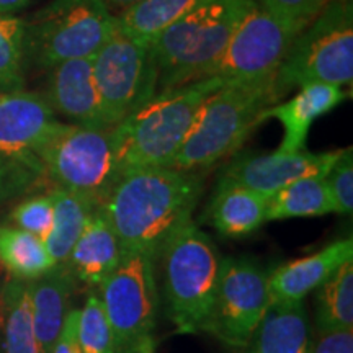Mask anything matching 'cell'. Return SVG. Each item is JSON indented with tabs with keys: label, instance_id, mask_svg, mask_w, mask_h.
Listing matches in <instances>:
<instances>
[{
	"label": "cell",
	"instance_id": "6da1fadb",
	"mask_svg": "<svg viewBox=\"0 0 353 353\" xmlns=\"http://www.w3.org/2000/svg\"><path fill=\"white\" fill-rule=\"evenodd\" d=\"M201 193L200 172L134 169L120 176L100 210L123 252L141 250L156 259L172 234L192 221Z\"/></svg>",
	"mask_w": 353,
	"mask_h": 353
},
{
	"label": "cell",
	"instance_id": "7a4b0ae2",
	"mask_svg": "<svg viewBox=\"0 0 353 353\" xmlns=\"http://www.w3.org/2000/svg\"><path fill=\"white\" fill-rule=\"evenodd\" d=\"M223 85L218 77L159 90L113 128L121 172L172 169L203 101Z\"/></svg>",
	"mask_w": 353,
	"mask_h": 353
},
{
	"label": "cell",
	"instance_id": "3957f363",
	"mask_svg": "<svg viewBox=\"0 0 353 353\" xmlns=\"http://www.w3.org/2000/svg\"><path fill=\"white\" fill-rule=\"evenodd\" d=\"M255 0H214L176 20L152 39L159 90L213 77L241 21Z\"/></svg>",
	"mask_w": 353,
	"mask_h": 353
},
{
	"label": "cell",
	"instance_id": "277c9868",
	"mask_svg": "<svg viewBox=\"0 0 353 353\" xmlns=\"http://www.w3.org/2000/svg\"><path fill=\"white\" fill-rule=\"evenodd\" d=\"M280 100L275 79L223 83L203 101L172 169L200 172L234 156L262 123L265 110Z\"/></svg>",
	"mask_w": 353,
	"mask_h": 353
},
{
	"label": "cell",
	"instance_id": "5b68a950",
	"mask_svg": "<svg viewBox=\"0 0 353 353\" xmlns=\"http://www.w3.org/2000/svg\"><path fill=\"white\" fill-rule=\"evenodd\" d=\"M165 306L176 332H200L221 270L214 242L193 221L175 231L159 250Z\"/></svg>",
	"mask_w": 353,
	"mask_h": 353
},
{
	"label": "cell",
	"instance_id": "8992f818",
	"mask_svg": "<svg viewBox=\"0 0 353 353\" xmlns=\"http://www.w3.org/2000/svg\"><path fill=\"white\" fill-rule=\"evenodd\" d=\"M48 182L103 205L120 176L113 128L72 125L57 120L39 149Z\"/></svg>",
	"mask_w": 353,
	"mask_h": 353
},
{
	"label": "cell",
	"instance_id": "52a82bcc",
	"mask_svg": "<svg viewBox=\"0 0 353 353\" xmlns=\"http://www.w3.org/2000/svg\"><path fill=\"white\" fill-rule=\"evenodd\" d=\"M57 118L43 94L0 95V203L50 185L39 149Z\"/></svg>",
	"mask_w": 353,
	"mask_h": 353
},
{
	"label": "cell",
	"instance_id": "ba28073f",
	"mask_svg": "<svg viewBox=\"0 0 353 353\" xmlns=\"http://www.w3.org/2000/svg\"><path fill=\"white\" fill-rule=\"evenodd\" d=\"M353 79V8L352 0H330L319 15L301 30L275 82L280 95L307 83L345 87Z\"/></svg>",
	"mask_w": 353,
	"mask_h": 353
},
{
	"label": "cell",
	"instance_id": "9c48e42d",
	"mask_svg": "<svg viewBox=\"0 0 353 353\" xmlns=\"http://www.w3.org/2000/svg\"><path fill=\"white\" fill-rule=\"evenodd\" d=\"M114 28L103 0H51L25 20V61L52 69L70 59L92 57Z\"/></svg>",
	"mask_w": 353,
	"mask_h": 353
},
{
	"label": "cell",
	"instance_id": "30bf717a",
	"mask_svg": "<svg viewBox=\"0 0 353 353\" xmlns=\"http://www.w3.org/2000/svg\"><path fill=\"white\" fill-rule=\"evenodd\" d=\"M92 69L107 128H114L159 92L151 44L114 28L92 56Z\"/></svg>",
	"mask_w": 353,
	"mask_h": 353
},
{
	"label": "cell",
	"instance_id": "8fae6325",
	"mask_svg": "<svg viewBox=\"0 0 353 353\" xmlns=\"http://www.w3.org/2000/svg\"><path fill=\"white\" fill-rule=\"evenodd\" d=\"M100 301L112 325L117 353H136L154 337L157 322L159 291L156 259L141 250L123 252V257L103 283Z\"/></svg>",
	"mask_w": 353,
	"mask_h": 353
},
{
	"label": "cell",
	"instance_id": "7c38bea8",
	"mask_svg": "<svg viewBox=\"0 0 353 353\" xmlns=\"http://www.w3.org/2000/svg\"><path fill=\"white\" fill-rule=\"evenodd\" d=\"M270 306L268 275L252 260H221L213 303L200 332H208L229 347L252 341L260 321Z\"/></svg>",
	"mask_w": 353,
	"mask_h": 353
},
{
	"label": "cell",
	"instance_id": "4fadbf2b",
	"mask_svg": "<svg viewBox=\"0 0 353 353\" xmlns=\"http://www.w3.org/2000/svg\"><path fill=\"white\" fill-rule=\"evenodd\" d=\"M296 32L259 6L247 13L216 65L223 83H252L275 79Z\"/></svg>",
	"mask_w": 353,
	"mask_h": 353
},
{
	"label": "cell",
	"instance_id": "5bb4252c",
	"mask_svg": "<svg viewBox=\"0 0 353 353\" xmlns=\"http://www.w3.org/2000/svg\"><path fill=\"white\" fill-rule=\"evenodd\" d=\"M342 149L330 152L272 151L267 154H242L234 157L223 176L270 198L278 190L304 176H325Z\"/></svg>",
	"mask_w": 353,
	"mask_h": 353
},
{
	"label": "cell",
	"instance_id": "9a60e30c",
	"mask_svg": "<svg viewBox=\"0 0 353 353\" xmlns=\"http://www.w3.org/2000/svg\"><path fill=\"white\" fill-rule=\"evenodd\" d=\"M44 99L54 114H61L72 125L107 128L94 81L92 57L64 61L50 69Z\"/></svg>",
	"mask_w": 353,
	"mask_h": 353
},
{
	"label": "cell",
	"instance_id": "2e32d148",
	"mask_svg": "<svg viewBox=\"0 0 353 353\" xmlns=\"http://www.w3.org/2000/svg\"><path fill=\"white\" fill-rule=\"evenodd\" d=\"M353 259V239H341L307 257L280 265L268 275L270 303L303 301L306 294L321 288L347 260Z\"/></svg>",
	"mask_w": 353,
	"mask_h": 353
},
{
	"label": "cell",
	"instance_id": "e0dca14e",
	"mask_svg": "<svg viewBox=\"0 0 353 353\" xmlns=\"http://www.w3.org/2000/svg\"><path fill=\"white\" fill-rule=\"evenodd\" d=\"M343 87L330 83H307L285 103H275L262 114V121L275 118L283 126V138L276 151L298 152L306 149V141L312 123L330 110L337 108L347 99Z\"/></svg>",
	"mask_w": 353,
	"mask_h": 353
},
{
	"label": "cell",
	"instance_id": "ac0fdd59",
	"mask_svg": "<svg viewBox=\"0 0 353 353\" xmlns=\"http://www.w3.org/2000/svg\"><path fill=\"white\" fill-rule=\"evenodd\" d=\"M76 281L68 265H54L41 276L26 281L34 334L41 353H52L70 311V296L76 290Z\"/></svg>",
	"mask_w": 353,
	"mask_h": 353
},
{
	"label": "cell",
	"instance_id": "d6986e66",
	"mask_svg": "<svg viewBox=\"0 0 353 353\" xmlns=\"http://www.w3.org/2000/svg\"><path fill=\"white\" fill-rule=\"evenodd\" d=\"M123 257L117 234L99 208L69 255L68 267L81 283L97 288L114 272Z\"/></svg>",
	"mask_w": 353,
	"mask_h": 353
},
{
	"label": "cell",
	"instance_id": "ffe728a7",
	"mask_svg": "<svg viewBox=\"0 0 353 353\" xmlns=\"http://www.w3.org/2000/svg\"><path fill=\"white\" fill-rule=\"evenodd\" d=\"M268 198L221 176L208 205V223L224 237H244L268 223Z\"/></svg>",
	"mask_w": 353,
	"mask_h": 353
},
{
	"label": "cell",
	"instance_id": "44dd1931",
	"mask_svg": "<svg viewBox=\"0 0 353 353\" xmlns=\"http://www.w3.org/2000/svg\"><path fill=\"white\" fill-rule=\"evenodd\" d=\"M252 339L255 353H311V329L304 303H270Z\"/></svg>",
	"mask_w": 353,
	"mask_h": 353
},
{
	"label": "cell",
	"instance_id": "7402d4cb",
	"mask_svg": "<svg viewBox=\"0 0 353 353\" xmlns=\"http://www.w3.org/2000/svg\"><path fill=\"white\" fill-rule=\"evenodd\" d=\"M0 353H41L26 281L8 276L0 286Z\"/></svg>",
	"mask_w": 353,
	"mask_h": 353
},
{
	"label": "cell",
	"instance_id": "603a6c76",
	"mask_svg": "<svg viewBox=\"0 0 353 353\" xmlns=\"http://www.w3.org/2000/svg\"><path fill=\"white\" fill-rule=\"evenodd\" d=\"M48 193L52 200V226L44 245L54 265H68L74 245L99 206L63 188L51 187Z\"/></svg>",
	"mask_w": 353,
	"mask_h": 353
},
{
	"label": "cell",
	"instance_id": "cb8c5ba5",
	"mask_svg": "<svg viewBox=\"0 0 353 353\" xmlns=\"http://www.w3.org/2000/svg\"><path fill=\"white\" fill-rule=\"evenodd\" d=\"M211 2L214 0H144L114 15V20L130 37L151 43L176 20Z\"/></svg>",
	"mask_w": 353,
	"mask_h": 353
},
{
	"label": "cell",
	"instance_id": "d4e9b609",
	"mask_svg": "<svg viewBox=\"0 0 353 353\" xmlns=\"http://www.w3.org/2000/svg\"><path fill=\"white\" fill-rule=\"evenodd\" d=\"M335 213L325 176L294 180L268 198L267 221L312 218Z\"/></svg>",
	"mask_w": 353,
	"mask_h": 353
},
{
	"label": "cell",
	"instance_id": "484cf974",
	"mask_svg": "<svg viewBox=\"0 0 353 353\" xmlns=\"http://www.w3.org/2000/svg\"><path fill=\"white\" fill-rule=\"evenodd\" d=\"M0 265L12 278L28 281L51 270L54 262L39 237L0 224Z\"/></svg>",
	"mask_w": 353,
	"mask_h": 353
},
{
	"label": "cell",
	"instance_id": "4316f807",
	"mask_svg": "<svg viewBox=\"0 0 353 353\" xmlns=\"http://www.w3.org/2000/svg\"><path fill=\"white\" fill-rule=\"evenodd\" d=\"M316 322L319 334L352 330L353 325V262L345 263L317 288Z\"/></svg>",
	"mask_w": 353,
	"mask_h": 353
},
{
	"label": "cell",
	"instance_id": "83f0119b",
	"mask_svg": "<svg viewBox=\"0 0 353 353\" xmlns=\"http://www.w3.org/2000/svg\"><path fill=\"white\" fill-rule=\"evenodd\" d=\"M25 19L0 15V95L25 88Z\"/></svg>",
	"mask_w": 353,
	"mask_h": 353
},
{
	"label": "cell",
	"instance_id": "f1b7e54d",
	"mask_svg": "<svg viewBox=\"0 0 353 353\" xmlns=\"http://www.w3.org/2000/svg\"><path fill=\"white\" fill-rule=\"evenodd\" d=\"M77 342L82 353H117L112 325L99 294L90 293L77 321Z\"/></svg>",
	"mask_w": 353,
	"mask_h": 353
},
{
	"label": "cell",
	"instance_id": "f546056e",
	"mask_svg": "<svg viewBox=\"0 0 353 353\" xmlns=\"http://www.w3.org/2000/svg\"><path fill=\"white\" fill-rule=\"evenodd\" d=\"M13 228L33 234L44 241L52 226V200L50 193L34 195L20 201L10 213Z\"/></svg>",
	"mask_w": 353,
	"mask_h": 353
},
{
	"label": "cell",
	"instance_id": "4dcf8cb0",
	"mask_svg": "<svg viewBox=\"0 0 353 353\" xmlns=\"http://www.w3.org/2000/svg\"><path fill=\"white\" fill-rule=\"evenodd\" d=\"M257 6L299 33L324 10L330 0H255Z\"/></svg>",
	"mask_w": 353,
	"mask_h": 353
},
{
	"label": "cell",
	"instance_id": "1f68e13d",
	"mask_svg": "<svg viewBox=\"0 0 353 353\" xmlns=\"http://www.w3.org/2000/svg\"><path fill=\"white\" fill-rule=\"evenodd\" d=\"M334 210L339 214H350L353 210V156L352 148L342 149L332 169L325 175Z\"/></svg>",
	"mask_w": 353,
	"mask_h": 353
},
{
	"label": "cell",
	"instance_id": "d6a6232c",
	"mask_svg": "<svg viewBox=\"0 0 353 353\" xmlns=\"http://www.w3.org/2000/svg\"><path fill=\"white\" fill-rule=\"evenodd\" d=\"M311 353H353L352 330L319 334V339L311 348Z\"/></svg>",
	"mask_w": 353,
	"mask_h": 353
},
{
	"label": "cell",
	"instance_id": "836d02e7",
	"mask_svg": "<svg viewBox=\"0 0 353 353\" xmlns=\"http://www.w3.org/2000/svg\"><path fill=\"white\" fill-rule=\"evenodd\" d=\"M77 321L79 309H70L64 321L63 330L56 341V345L52 348V353H82L77 342Z\"/></svg>",
	"mask_w": 353,
	"mask_h": 353
},
{
	"label": "cell",
	"instance_id": "e575fe53",
	"mask_svg": "<svg viewBox=\"0 0 353 353\" xmlns=\"http://www.w3.org/2000/svg\"><path fill=\"white\" fill-rule=\"evenodd\" d=\"M33 0H0V15H17V12L23 10Z\"/></svg>",
	"mask_w": 353,
	"mask_h": 353
},
{
	"label": "cell",
	"instance_id": "d590c367",
	"mask_svg": "<svg viewBox=\"0 0 353 353\" xmlns=\"http://www.w3.org/2000/svg\"><path fill=\"white\" fill-rule=\"evenodd\" d=\"M103 2L107 3L110 10H113V8H114V10L123 12V10H126V8H130L132 6H138V3L144 2V0H103Z\"/></svg>",
	"mask_w": 353,
	"mask_h": 353
},
{
	"label": "cell",
	"instance_id": "8d00e7d4",
	"mask_svg": "<svg viewBox=\"0 0 353 353\" xmlns=\"http://www.w3.org/2000/svg\"><path fill=\"white\" fill-rule=\"evenodd\" d=\"M154 352H156V339H154V337L148 339V341H144L138 347V350H136V353H154Z\"/></svg>",
	"mask_w": 353,
	"mask_h": 353
}]
</instances>
